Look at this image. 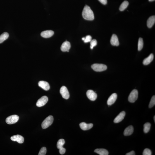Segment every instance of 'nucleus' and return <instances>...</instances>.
<instances>
[{"instance_id": "2f4dec72", "label": "nucleus", "mask_w": 155, "mask_h": 155, "mask_svg": "<svg viewBox=\"0 0 155 155\" xmlns=\"http://www.w3.org/2000/svg\"><path fill=\"white\" fill-rule=\"evenodd\" d=\"M98 0L103 5H106L107 2V0Z\"/></svg>"}, {"instance_id": "f704fd0d", "label": "nucleus", "mask_w": 155, "mask_h": 155, "mask_svg": "<svg viewBox=\"0 0 155 155\" xmlns=\"http://www.w3.org/2000/svg\"><path fill=\"white\" fill-rule=\"evenodd\" d=\"M155 0H149V1H151H151H154Z\"/></svg>"}, {"instance_id": "473e14b6", "label": "nucleus", "mask_w": 155, "mask_h": 155, "mask_svg": "<svg viewBox=\"0 0 155 155\" xmlns=\"http://www.w3.org/2000/svg\"><path fill=\"white\" fill-rule=\"evenodd\" d=\"M126 155H135V152L134 151H132L130 152L127 153L126 154Z\"/></svg>"}, {"instance_id": "f03ea898", "label": "nucleus", "mask_w": 155, "mask_h": 155, "mask_svg": "<svg viewBox=\"0 0 155 155\" xmlns=\"http://www.w3.org/2000/svg\"><path fill=\"white\" fill-rule=\"evenodd\" d=\"M53 117L52 115L48 117L45 119L42 122L41 126L43 129H46L50 126L53 123Z\"/></svg>"}, {"instance_id": "f3484780", "label": "nucleus", "mask_w": 155, "mask_h": 155, "mask_svg": "<svg viewBox=\"0 0 155 155\" xmlns=\"http://www.w3.org/2000/svg\"><path fill=\"white\" fill-rule=\"evenodd\" d=\"M134 132V128L132 125L129 126L125 129L124 132V134L125 136H130Z\"/></svg>"}, {"instance_id": "f257e3e1", "label": "nucleus", "mask_w": 155, "mask_h": 155, "mask_svg": "<svg viewBox=\"0 0 155 155\" xmlns=\"http://www.w3.org/2000/svg\"><path fill=\"white\" fill-rule=\"evenodd\" d=\"M82 16L84 19L88 20H93L94 18L93 12L91 9L90 7L87 5H86L84 8Z\"/></svg>"}, {"instance_id": "412c9836", "label": "nucleus", "mask_w": 155, "mask_h": 155, "mask_svg": "<svg viewBox=\"0 0 155 155\" xmlns=\"http://www.w3.org/2000/svg\"><path fill=\"white\" fill-rule=\"evenodd\" d=\"M9 36V34L7 32H5L0 35V44L2 43L3 41L8 38Z\"/></svg>"}, {"instance_id": "7ed1b4c3", "label": "nucleus", "mask_w": 155, "mask_h": 155, "mask_svg": "<svg viewBox=\"0 0 155 155\" xmlns=\"http://www.w3.org/2000/svg\"><path fill=\"white\" fill-rule=\"evenodd\" d=\"M91 67L93 70L97 72L104 71L107 68L106 65L102 64H94L91 65Z\"/></svg>"}, {"instance_id": "ddd939ff", "label": "nucleus", "mask_w": 155, "mask_h": 155, "mask_svg": "<svg viewBox=\"0 0 155 155\" xmlns=\"http://www.w3.org/2000/svg\"><path fill=\"white\" fill-rule=\"evenodd\" d=\"M80 128L83 130H87L92 128L93 126L92 124H87L85 122H82L80 124Z\"/></svg>"}, {"instance_id": "9b49d317", "label": "nucleus", "mask_w": 155, "mask_h": 155, "mask_svg": "<svg viewBox=\"0 0 155 155\" xmlns=\"http://www.w3.org/2000/svg\"><path fill=\"white\" fill-rule=\"evenodd\" d=\"M117 98V95L115 93H114L110 96L108 99L107 103L108 106H111L114 103Z\"/></svg>"}, {"instance_id": "1a4fd4ad", "label": "nucleus", "mask_w": 155, "mask_h": 155, "mask_svg": "<svg viewBox=\"0 0 155 155\" xmlns=\"http://www.w3.org/2000/svg\"><path fill=\"white\" fill-rule=\"evenodd\" d=\"M12 141L17 142L19 143H23L24 142V138L21 135H17L12 136L10 138Z\"/></svg>"}, {"instance_id": "2eb2a0df", "label": "nucleus", "mask_w": 155, "mask_h": 155, "mask_svg": "<svg viewBox=\"0 0 155 155\" xmlns=\"http://www.w3.org/2000/svg\"><path fill=\"white\" fill-rule=\"evenodd\" d=\"M125 115V112L123 111L121 112L114 119V122L115 123H118L121 121L124 118Z\"/></svg>"}, {"instance_id": "423d86ee", "label": "nucleus", "mask_w": 155, "mask_h": 155, "mask_svg": "<svg viewBox=\"0 0 155 155\" xmlns=\"http://www.w3.org/2000/svg\"><path fill=\"white\" fill-rule=\"evenodd\" d=\"M60 93L64 99H68L69 98V93L68 89L65 86H62L60 90Z\"/></svg>"}, {"instance_id": "4468645a", "label": "nucleus", "mask_w": 155, "mask_h": 155, "mask_svg": "<svg viewBox=\"0 0 155 155\" xmlns=\"http://www.w3.org/2000/svg\"><path fill=\"white\" fill-rule=\"evenodd\" d=\"M38 85L39 87L45 91H48L50 89V87L49 83L44 81H39L38 83Z\"/></svg>"}, {"instance_id": "bb28decb", "label": "nucleus", "mask_w": 155, "mask_h": 155, "mask_svg": "<svg viewBox=\"0 0 155 155\" xmlns=\"http://www.w3.org/2000/svg\"><path fill=\"white\" fill-rule=\"evenodd\" d=\"M97 44V41L96 40L94 39L91 40L90 41V48L92 49L94 46H96Z\"/></svg>"}, {"instance_id": "7c9ffc66", "label": "nucleus", "mask_w": 155, "mask_h": 155, "mask_svg": "<svg viewBox=\"0 0 155 155\" xmlns=\"http://www.w3.org/2000/svg\"><path fill=\"white\" fill-rule=\"evenodd\" d=\"M59 152L60 154L63 155L64 154L66 151V149L63 147H62L59 149Z\"/></svg>"}, {"instance_id": "cd10ccee", "label": "nucleus", "mask_w": 155, "mask_h": 155, "mask_svg": "<svg viewBox=\"0 0 155 155\" xmlns=\"http://www.w3.org/2000/svg\"><path fill=\"white\" fill-rule=\"evenodd\" d=\"M46 149L45 147H43L41 148L40 151L39 152V155H45L46 153Z\"/></svg>"}, {"instance_id": "5701e85b", "label": "nucleus", "mask_w": 155, "mask_h": 155, "mask_svg": "<svg viewBox=\"0 0 155 155\" xmlns=\"http://www.w3.org/2000/svg\"><path fill=\"white\" fill-rule=\"evenodd\" d=\"M144 42L142 38H139V39L138 43V50L139 51H140L142 50Z\"/></svg>"}, {"instance_id": "4be33fe9", "label": "nucleus", "mask_w": 155, "mask_h": 155, "mask_svg": "<svg viewBox=\"0 0 155 155\" xmlns=\"http://www.w3.org/2000/svg\"><path fill=\"white\" fill-rule=\"evenodd\" d=\"M129 4L128 1H124L121 5L119 8V10L121 11H123L128 6Z\"/></svg>"}, {"instance_id": "aec40b11", "label": "nucleus", "mask_w": 155, "mask_h": 155, "mask_svg": "<svg viewBox=\"0 0 155 155\" xmlns=\"http://www.w3.org/2000/svg\"><path fill=\"white\" fill-rule=\"evenodd\" d=\"M94 152L100 155H108L109 154L107 150L103 149H98L95 150Z\"/></svg>"}, {"instance_id": "c756f323", "label": "nucleus", "mask_w": 155, "mask_h": 155, "mask_svg": "<svg viewBox=\"0 0 155 155\" xmlns=\"http://www.w3.org/2000/svg\"><path fill=\"white\" fill-rule=\"evenodd\" d=\"M92 40V37L90 35H87L85 37V39L84 41V43H87L90 42Z\"/></svg>"}, {"instance_id": "0eeeda50", "label": "nucleus", "mask_w": 155, "mask_h": 155, "mask_svg": "<svg viewBox=\"0 0 155 155\" xmlns=\"http://www.w3.org/2000/svg\"><path fill=\"white\" fill-rule=\"evenodd\" d=\"M88 99L91 101H94L97 99V95L94 91L91 90H88L86 93Z\"/></svg>"}, {"instance_id": "9d476101", "label": "nucleus", "mask_w": 155, "mask_h": 155, "mask_svg": "<svg viewBox=\"0 0 155 155\" xmlns=\"http://www.w3.org/2000/svg\"><path fill=\"white\" fill-rule=\"evenodd\" d=\"M71 47V45L70 42L68 41H65L62 45L61 50L63 52H69V50Z\"/></svg>"}, {"instance_id": "c85d7f7f", "label": "nucleus", "mask_w": 155, "mask_h": 155, "mask_svg": "<svg viewBox=\"0 0 155 155\" xmlns=\"http://www.w3.org/2000/svg\"><path fill=\"white\" fill-rule=\"evenodd\" d=\"M152 155L151 151L150 150L146 148L144 150L143 153V155Z\"/></svg>"}, {"instance_id": "b1692460", "label": "nucleus", "mask_w": 155, "mask_h": 155, "mask_svg": "<svg viewBox=\"0 0 155 155\" xmlns=\"http://www.w3.org/2000/svg\"><path fill=\"white\" fill-rule=\"evenodd\" d=\"M151 127V124L149 122L144 124V131L145 133H147L149 131Z\"/></svg>"}, {"instance_id": "6e6552de", "label": "nucleus", "mask_w": 155, "mask_h": 155, "mask_svg": "<svg viewBox=\"0 0 155 155\" xmlns=\"http://www.w3.org/2000/svg\"><path fill=\"white\" fill-rule=\"evenodd\" d=\"M48 101V99L46 96H43L40 99L38 100L36 103V105L38 107H42L44 106L47 103Z\"/></svg>"}, {"instance_id": "f8f14e48", "label": "nucleus", "mask_w": 155, "mask_h": 155, "mask_svg": "<svg viewBox=\"0 0 155 155\" xmlns=\"http://www.w3.org/2000/svg\"><path fill=\"white\" fill-rule=\"evenodd\" d=\"M54 32L53 31L48 30L44 31L41 33V37L44 38H49L53 36Z\"/></svg>"}, {"instance_id": "a211bd4d", "label": "nucleus", "mask_w": 155, "mask_h": 155, "mask_svg": "<svg viewBox=\"0 0 155 155\" xmlns=\"http://www.w3.org/2000/svg\"><path fill=\"white\" fill-rule=\"evenodd\" d=\"M154 58V56L152 53H151L149 56L144 60L143 63L144 65H147L149 64L153 61Z\"/></svg>"}, {"instance_id": "a878e982", "label": "nucleus", "mask_w": 155, "mask_h": 155, "mask_svg": "<svg viewBox=\"0 0 155 155\" xmlns=\"http://www.w3.org/2000/svg\"><path fill=\"white\" fill-rule=\"evenodd\" d=\"M155 104V96H153L152 97L149 105V107L150 108H152Z\"/></svg>"}, {"instance_id": "393cba45", "label": "nucleus", "mask_w": 155, "mask_h": 155, "mask_svg": "<svg viewBox=\"0 0 155 155\" xmlns=\"http://www.w3.org/2000/svg\"><path fill=\"white\" fill-rule=\"evenodd\" d=\"M65 141L63 139H61L59 140L57 143V146L58 149L63 147V146L65 144Z\"/></svg>"}, {"instance_id": "6ab92c4d", "label": "nucleus", "mask_w": 155, "mask_h": 155, "mask_svg": "<svg viewBox=\"0 0 155 155\" xmlns=\"http://www.w3.org/2000/svg\"><path fill=\"white\" fill-rule=\"evenodd\" d=\"M155 16H152L149 17L147 21V26L149 28H151L152 27L155 23Z\"/></svg>"}, {"instance_id": "72a5a7b5", "label": "nucleus", "mask_w": 155, "mask_h": 155, "mask_svg": "<svg viewBox=\"0 0 155 155\" xmlns=\"http://www.w3.org/2000/svg\"><path fill=\"white\" fill-rule=\"evenodd\" d=\"M82 39L83 41H84V39H85V37L82 38Z\"/></svg>"}, {"instance_id": "dca6fc26", "label": "nucleus", "mask_w": 155, "mask_h": 155, "mask_svg": "<svg viewBox=\"0 0 155 155\" xmlns=\"http://www.w3.org/2000/svg\"><path fill=\"white\" fill-rule=\"evenodd\" d=\"M110 42L112 45L113 46H118L119 45L118 37L115 34H113L112 36Z\"/></svg>"}, {"instance_id": "c9c22d12", "label": "nucleus", "mask_w": 155, "mask_h": 155, "mask_svg": "<svg viewBox=\"0 0 155 155\" xmlns=\"http://www.w3.org/2000/svg\"><path fill=\"white\" fill-rule=\"evenodd\" d=\"M154 122H155V116L154 117Z\"/></svg>"}, {"instance_id": "39448f33", "label": "nucleus", "mask_w": 155, "mask_h": 155, "mask_svg": "<svg viewBox=\"0 0 155 155\" xmlns=\"http://www.w3.org/2000/svg\"><path fill=\"white\" fill-rule=\"evenodd\" d=\"M19 117L17 115H13L7 117L6 119V123L8 124H12L18 121Z\"/></svg>"}, {"instance_id": "20e7f679", "label": "nucleus", "mask_w": 155, "mask_h": 155, "mask_svg": "<svg viewBox=\"0 0 155 155\" xmlns=\"http://www.w3.org/2000/svg\"><path fill=\"white\" fill-rule=\"evenodd\" d=\"M138 95V92L136 89L133 90L129 96L128 100L130 102L133 103L137 100Z\"/></svg>"}]
</instances>
